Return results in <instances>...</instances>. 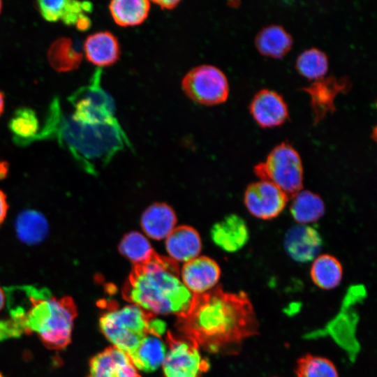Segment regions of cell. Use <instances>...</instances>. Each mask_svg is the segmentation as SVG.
Segmentation results:
<instances>
[{
    "label": "cell",
    "instance_id": "6da1fadb",
    "mask_svg": "<svg viewBox=\"0 0 377 377\" xmlns=\"http://www.w3.org/2000/svg\"><path fill=\"white\" fill-rule=\"evenodd\" d=\"M176 327L200 348L219 354L239 352L243 342L259 334L260 323L249 295L221 287L193 295L191 304L177 316Z\"/></svg>",
    "mask_w": 377,
    "mask_h": 377
},
{
    "label": "cell",
    "instance_id": "7a4b0ae2",
    "mask_svg": "<svg viewBox=\"0 0 377 377\" xmlns=\"http://www.w3.org/2000/svg\"><path fill=\"white\" fill-rule=\"evenodd\" d=\"M56 140L87 173L98 174L120 151L129 146L115 118L98 124L82 123L64 112L59 98L51 101L34 142Z\"/></svg>",
    "mask_w": 377,
    "mask_h": 377
},
{
    "label": "cell",
    "instance_id": "3957f363",
    "mask_svg": "<svg viewBox=\"0 0 377 377\" xmlns=\"http://www.w3.org/2000/svg\"><path fill=\"white\" fill-rule=\"evenodd\" d=\"M122 295L154 315L176 316L188 309L193 297L181 280L177 263L156 253L146 263L134 265Z\"/></svg>",
    "mask_w": 377,
    "mask_h": 377
},
{
    "label": "cell",
    "instance_id": "277c9868",
    "mask_svg": "<svg viewBox=\"0 0 377 377\" xmlns=\"http://www.w3.org/2000/svg\"><path fill=\"white\" fill-rule=\"evenodd\" d=\"M26 313L24 334L36 333L49 349L61 350L71 341L76 304L70 296H53L47 288L21 286Z\"/></svg>",
    "mask_w": 377,
    "mask_h": 377
},
{
    "label": "cell",
    "instance_id": "5b68a950",
    "mask_svg": "<svg viewBox=\"0 0 377 377\" xmlns=\"http://www.w3.org/2000/svg\"><path fill=\"white\" fill-rule=\"evenodd\" d=\"M156 315L135 304L110 308L99 318V327L112 346L129 355L150 334Z\"/></svg>",
    "mask_w": 377,
    "mask_h": 377
},
{
    "label": "cell",
    "instance_id": "8992f818",
    "mask_svg": "<svg viewBox=\"0 0 377 377\" xmlns=\"http://www.w3.org/2000/svg\"><path fill=\"white\" fill-rule=\"evenodd\" d=\"M254 172L260 179L273 183L288 195L302 190V160L297 150L287 142L272 149L266 160L255 167Z\"/></svg>",
    "mask_w": 377,
    "mask_h": 377
},
{
    "label": "cell",
    "instance_id": "52a82bcc",
    "mask_svg": "<svg viewBox=\"0 0 377 377\" xmlns=\"http://www.w3.org/2000/svg\"><path fill=\"white\" fill-rule=\"evenodd\" d=\"M166 353L162 364L165 377H201L209 364L192 339L168 332Z\"/></svg>",
    "mask_w": 377,
    "mask_h": 377
},
{
    "label": "cell",
    "instance_id": "ba28073f",
    "mask_svg": "<svg viewBox=\"0 0 377 377\" xmlns=\"http://www.w3.org/2000/svg\"><path fill=\"white\" fill-rule=\"evenodd\" d=\"M101 70L97 69L88 84L75 91L68 98L73 108L72 117L87 124L109 121L114 113V100L101 86Z\"/></svg>",
    "mask_w": 377,
    "mask_h": 377
},
{
    "label": "cell",
    "instance_id": "9c48e42d",
    "mask_svg": "<svg viewBox=\"0 0 377 377\" xmlns=\"http://www.w3.org/2000/svg\"><path fill=\"white\" fill-rule=\"evenodd\" d=\"M182 87L193 101L206 105L222 103L229 94L226 75L217 67L202 65L192 68L184 77Z\"/></svg>",
    "mask_w": 377,
    "mask_h": 377
},
{
    "label": "cell",
    "instance_id": "30bf717a",
    "mask_svg": "<svg viewBox=\"0 0 377 377\" xmlns=\"http://www.w3.org/2000/svg\"><path fill=\"white\" fill-rule=\"evenodd\" d=\"M288 195L273 183L260 179L251 184L244 193V202L253 216L270 220L277 217L284 209Z\"/></svg>",
    "mask_w": 377,
    "mask_h": 377
},
{
    "label": "cell",
    "instance_id": "8fae6325",
    "mask_svg": "<svg viewBox=\"0 0 377 377\" xmlns=\"http://www.w3.org/2000/svg\"><path fill=\"white\" fill-rule=\"evenodd\" d=\"M350 86L348 77L330 75L314 80L310 85L302 88L310 96L315 124L329 112L334 111L335 97L339 93L348 91Z\"/></svg>",
    "mask_w": 377,
    "mask_h": 377
},
{
    "label": "cell",
    "instance_id": "7c38bea8",
    "mask_svg": "<svg viewBox=\"0 0 377 377\" xmlns=\"http://www.w3.org/2000/svg\"><path fill=\"white\" fill-rule=\"evenodd\" d=\"M283 244L286 253L293 260L306 263L319 256L323 239L313 227L297 224L288 230Z\"/></svg>",
    "mask_w": 377,
    "mask_h": 377
},
{
    "label": "cell",
    "instance_id": "4fadbf2b",
    "mask_svg": "<svg viewBox=\"0 0 377 377\" xmlns=\"http://www.w3.org/2000/svg\"><path fill=\"white\" fill-rule=\"evenodd\" d=\"M220 276L219 265L207 256H198L184 263L180 272L182 283L193 295L202 294L214 288Z\"/></svg>",
    "mask_w": 377,
    "mask_h": 377
},
{
    "label": "cell",
    "instance_id": "5bb4252c",
    "mask_svg": "<svg viewBox=\"0 0 377 377\" xmlns=\"http://www.w3.org/2000/svg\"><path fill=\"white\" fill-rule=\"evenodd\" d=\"M87 377H141L128 355L110 346L89 361Z\"/></svg>",
    "mask_w": 377,
    "mask_h": 377
},
{
    "label": "cell",
    "instance_id": "9a60e30c",
    "mask_svg": "<svg viewBox=\"0 0 377 377\" xmlns=\"http://www.w3.org/2000/svg\"><path fill=\"white\" fill-rule=\"evenodd\" d=\"M249 110L254 120L263 128L281 125L288 117L287 105L283 97L268 89H261L255 94Z\"/></svg>",
    "mask_w": 377,
    "mask_h": 377
},
{
    "label": "cell",
    "instance_id": "2e32d148",
    "mask_svg": "<svg viewBox=\"0 0 377 377\" xmlns=\"http://www.w3.org/2000/svg\"><path fill=\"white\" fill-rule=\"evenodd\" d=\"M210 235L217 246L224 251L233 253L248 242L249 230L242 217L230 214L212 226Z\"/></svg>",
    "mask_w": 377,
    "mask_h": 377
},
{
    "label": "cell",
    "instance_id": "e0dca14e",
    "mask_svg": "<svg viewBox=\"0 0 377 377\" xmlns=\"http://www.w3.org/2000/svg\"><path fill=\"white\" fill-rule=\"evenodd\" d=\"M83 48L88 61L98 67L114 64L120 55L117 37L107 31L96 32L87 36Z\"/></svg>",
    "mask_w": 377,
    "mask_h": 377
},
{
    "label": "cell",
    "instance_id": "ac0fdd59",
    "mask_svg": "<svg viewBox=\"0 0 377 377\" xmlns=\"http://www.w3.org/2000/svg\"><path fill=\"white\" fill-rule=\"evenodd\" d=\"M165 239V249L169 258L176 263H186L198 257L201 251L200 237L191 226L177 227Z\"/></svg>",
    "mask_w": 377,
    "mask_h": 377
},
{
    "label": "cell",
    "instance_id": "d6986e66",
    "mask_svg": "<svg viewBox=\"0 0 377 377\" xmlns=\"http://www.w3.org/2000/svg\"><path fill=\"white\" fill-rule=\"evenodd\" d=\"M36 6L46 21L54 22L61 20L66 25H75L78 18L91 13L93 5L88 1L72 0L37 1Z\"/></svg>",
    "mask_w": 377,
    "mask_h": 377
},
{
    "label": "cell",
    "instance_id": "ffe728a7",
    "mask_svg": "<svg viewBox=\"0 0 377 377\" xmlns=\"http://www.w3.org/2000/svg\"><path fill=\"white\" fill-rule=\"evenodd\" d=\"M144 232L151 239L166 238L175 228L177 218L173 209L165 203H154L147 207L141 217Z\"/></svg>",
    "mask_w": 377,
    "mask_h": 377
},
{
    "label": "cell",
    "instance_id": "44dd1931",
    "mask_svg": "<svg viewBox=\"0 0 377 377\" xmlns=\"http://www.w3.org/2000/svg\"><path fill=\"white\" fill-rule=\"evenodd\" d=\"M165 353V344L160 337L148 334L128 356L137 369L150 372L162 365Z\"/></svg>",
    "mask_w": 377,
    "mask_h": 377
},
{
    "label": "cell",
    "instance_id": "7402d4cb",
    "mask_svg": "<svg viewBox=\"0 0 377 377\" xmlns=\"http://www.w3.org/2000/svg\"><path fill=\"white\" fill-rule=\"evenodd\" d=\"M255 44L262 54L281 58L290 50L293 38L283 27L270 24L258 32Z\"/></svg>",
    "mask_w": 377,
    "mask_h": 377
},
{
    "label": "cell",
    "instance_id": "603a6c76",
    "mask_svg": "<svg viewBox=\"0 0 377 377\" xmlns=\"http://www.w3.org/2000/svg\"><path fill=\"white\" fill-rule=\"evenodd\" d=\"M311 281L318 288L330 290L337 287L343 278V267L339 260L330 254L318 256L310 269Z\"/></svg>",
    "mask_w": 377,
    "mask_h": 377
},
{
    "label": "cell",
    "instance_id": "cb8c5ba5",
    "mask_svg": "<svg viewBox=\"0 0 377 377\" xmlns=\"http://www.w3.org/2000/svg\"><path fill=\"white\" fill-rule=\"evenodd\" d=\"M290 212L298 224L308 225L319 220L325 213V204L317 194L300 190L293 195Z\"/></svg>",
    "mask_w": 377,
    "mask_h": 377
},
{
    "label": "cell",
    "instance_id": "d4e9b609",
    "mask_svg": "<svg viewBox=\"0 0 377 377\" xmlns=\"http://www.w3.org/2000/svg\"><path fill=\"white\" fill-rule=\"evenodd\" d=\"M8 128L17 145L26 146L31 144L40 131L36 112L27 107L17 108L8 121Z\"/></svg>",
    "mask_w": 377,
    "mask_h": 377
},
{
    "label": "cell",
    "instance_id": "484cf974",
    "mask_svg": "<svg viewBox=\"0 0 377 377\" xmlns=\"http://www.w3.org/2000/svg\"><path fill=\"white\" fill-rule=\"evenodd\" d=\"M109 10L114 22L128 27L142 24L147 17L150 2L146 0H115L109 4Z\"/></svg>",
    "mask_w": 377,
    "mask_h": 377
},
{
    "label": "cell",
    "instance_id": "4316f807",
    "mask_svg": "<svg viewBox=\"0 0 377 377\" xmlns=\"http://www.w3.org/2000/svg\"><path fill=\"white\" fill-rule=\"evenodd\" d=\"M50 66L57 72L64 73L79 67L82 54L76 50L72 40L62 37L53 42L47 52Z\"/></svg>",
    "mask_w": 377,
    "mask_h": 377
},
{
    "label": "cell",
    "instance_id": "83f0119b",
    "mask_svg": "<svg viewBox=\"0 0 377 377\" xmlns=\"http://www.w3.org/2000/svg\"><path fill=\"white\" fill-rule=\"evenodd\" d=\"M19 239L28 244H36L43 240L48 232L45 218L39 212L26 210L20 214L15 221Z\"/></svg>",
    "mask_w": 377,
    "mask_h": 377
},
{
    "label": "cell",
    "instance_id": "f1b7e54d",
    "mask_svg": "<svg viewBox=\"0 0 377 377\" xmlns=\"http://www.w3.org/2000/svg\"><path fill=\"white\" fill-rule=\"evenodd\" d=\"M119 250L134 265L146 263L155 254L147 237L136 231H131L124 236Z\"/></svg>",
    "mask_w": 377,
    "mask_h": 377
},
{
    "label": "cell",
    "instance_id": "f546056e",
    "mask_svg": "<svg viewBox=\"0 0 377 377\" xmlns=\"http://www.w3.org/2000/svg\"><path fill=\"white\" fill-rule=\"evenodd\" d=\"M295 373L296 377H339L337 368L331 360L310 353L297 360Z\"/></svg>",
    "mask_w": 377,
    "mask_h": 377
},
{
    "label": "cell",
    "instance_id": "4dcf8cb0",
    "mask_svg": "<svg viewBox=\"0 0 377 377\" xmlns=\"http://www.w3.org/2000/svg\"><path fill=\"white\" fill-rule=\"evenodd\" d=\"M296 68L304 77L318 80L325 77L328 70V58L326 54L316 47L302 52L296 59Z\"/></svg>",
    "mask_w": 377,
    "mask_h": 377
},
{
    "label": "cell",
    "instance_id": "1f68e13d",
    "mask_svg": "<svg viewBox=\"0 0 377 377\" xmlns=\"http://www.w3.org/2000/svg\"><path fill=\"white\" fill-rule=\"evenodd\" d=\"M8 205L6 200V196L5 193L0 190V225L4 221L7 212H8Z\"/></svg>",
    "mask_w": 377,
    "mask_h": 377
},
{
    "label": "cell",
    "instance_id": "d6a6232c",
    "mask_svg": "<svg viewBox=\"0 0 377 377\" xmlns=\"http://www.w3.org/2000/svg\"><path fill=\"white\" fill-rule=\"evenodd\" d=\"M91 22L87 15L80 16L75 23V27L79 31H86L90 28Z\"/></svg>",
    "mask_w": 377,
    "mask_h": 377
},
{
    "label": "cell",
    "instance_id": "836d02e7",
    "mask_svg": "<svg viewBox=\"0 0 377 377\" xmlns=\"http://www.w3.org/2000/svg\"><path fill=\"white\" fill-rule=\"evenodd\" d=\"M153 3L157 4L162 9L172 10L179 3V1H154Z\"/></svg>",
    "mask_w": 377,
    "mask_h": 377
},
{
    "label": "cell",
    "instance_id": "e575fe53",
    "mask_svg": "<svg viewBox=\"0 0 377 377\" xmlns=\"http://www.w3.org/2000/svg\"><path fill=\"white\" fill-rule=\"evenodd\" d=\"M6 304V296L5 291L0 287V312L3 311Z\"/></svg>",
    "mask_w": 377,
    "mask_h": 377
},
{
    "label": "cell",
    "instance_id": "d590c367",
    "mask_svg": "<svg viewBox=\"0 0 377 377\" xmlns=\"http://www.w3.org/2000/svg\"><path fill=\"white\" fill-rule=\"evenodd\" d=\"M5 105L4 95L1 91H0V117L3 112Z\"/></svg>",
    "mask_w": 377,
    "mask_h": 377
},
{
    "label": "cell",
    "instance_id": "8d00e7d4",
    "mask_svg": "<svg viewBox=\"0 0 377 377\" xmlns=\"http://www.w3.org/2000/svg\"><path fill=\"white\" fill-rule=\"evenodd\" d=\"M7 172V166L5 163H0V177H4Z\"/></svg>",
    "mask_w": 377,
    "mask_h": 377
},
{
    "label": "cell",
    "instance_id": "74e56055",
    "mask_svg": "<svg viewBox=\"0 0 377 377\" xmlns=\"http://www.w3.org/2000/svg\"><path fill=\"white\" fill-rule=\"evenodd\" d=\"M2 4H3L2 1H0V13H1V10H2V6H3Z\"/></svg>",
    "mask_w": 377,
    "mask_h": 377
},
{
    "label": "cell",
    "instance_id": "f35d334b",
    "mask_svg": "<svg viewBox=\"0 0 377 377\" xmlns=\"http://www.w3.org/2000/svg\"><path fill=\"white\" fill-rule=\"evenodd\" d=\"M0 377H3V376L1 374H0Z\"/></svg>",
    "mask_w": 377,
    "mask_h": 377
},
{
    "label": "cell",
    "instance_id": "ab89813d",
    "mask_svg": "<svg viewBox=\"0 0 377 377\" xmlns=\"http://www.w3.org/2000/svg\"><path fill=\"white\" fill-rule=\"evenodd\" d=\"M275 377H276V376H275Z\"/></svg>",
    "mask_w": 377,
    "mask_h": 377
}]
</instances>
